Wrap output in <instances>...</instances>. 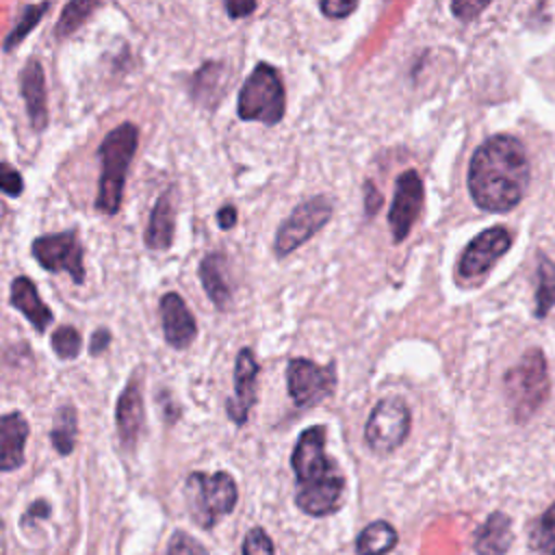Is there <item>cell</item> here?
<instances>
[{
    "mask_svg": "<svg viewBox=\"0 0 555 555\" xmlns=\"http://www.w3.org/2000/svg\"><path fill=\"white\" fill-rule=\"evenodd\" d=\"M529 171L525 145L512 134H494L470 156L468 193L481 210H512L527 191Z\"/></svg>",
    "mask_w": 555,
    "mask_h": 555,
    "instance_id": "obj_1",
    "label": "cell"
},
{
    "mask_svg": "<svg viewBox=\"0 0 555 555\" xmlns=\"http://www.w3.org/2000/svg\"><path fill=\"white\" fill-rule=\"evenodd\" d=\"M291 466L297 479L295 503L310 516L334 514L343 503L345 477L325 453V427H306L293 449Z\"/></svg>",
    "mask_w": 555,
    "mask_h": 555,
    "instance_id": "obj_2",
    "label": "cell"
},
{
    "mask_svg": "<svg viewBox=\"0 0 555 555\" xmlns=\"http://www.w3.org/2000/svg\"><path fill=\"white\" fill-rule=\"evenodd\" d=\"M139 147V128L130 121L113 128L98 147V156L102 163V176L98 184L95 210L102 215H117L124 199L126 171L132 163V156Z\"/></svg>",
    "mask_w": 555,
    "mask_h": 555,
    "instance_id": "obj_3",
    "label": "cell"
},
{
    "mask_svg": "<svg viewBox=\"0 0 555 555\" xmlns=\"http://www.w3.org/2000/svg\"><path fill=\"white\" fill-rule=\"evenodd\" d=\"M503 390L514 418L527 421L548 397L551 379L546 358L540 347H531L525 356L503 375Z\"/></svg>",
    "mask_w": 555,
    "mask_h": 555,
    "instance_id": "obj_4",
    "label": "cell"
},
{
    "mask_svg": "<svg viewBox=\"0 0 555 555\" xmlns=\"http://www.w3.org/2000/svg\"><path fill=\"white\" fill-rule=\"evenodd\" d=\"M184 499L191 518L204 527L212 529L223 516H228L238 499L236 481L230 473H191L184 483Z\"/></svg>",
    "mask_w": 555,
    "mask_h": 555,
    "instance_id": "obj_5",
    "label": "cell"
},
{
    "mask_svg": "<svg viewBox=\"0 0 555 555\" xmlns=\"http://www.w3.org/2000/svg\"><path fill=\"white\" fill-rule=\"evenodd\" d=\"M236 113L243 121H260L264 126H278L286 113V93L280 72L269 63H258L245 78Z\"/></svg>",
    "mask_w": 555,
    "mask_h": 555,
    "instance_id": "obj_6",
    "label": "cell"
},
{
    "mask_svg": "<svg viewBox=\"0 0 555 555\" xmlns=\"http://www.w3.org/2000/svg\"><path fill=\"white\" fill-rule=\"evenodd\" d=\"M332 212H334V206L325 195H314L297 204L291 217L284 219L275 232V243H273L275 256L284 258L293 254L297 247H301L306 241H310L330 221Z\"/></svg>",
    "mask_w": 555,
    "mask_h": 555,
    "instance_id": "obj_7",
    "label": "cell"
},
{
    "mask_svg": "<svg viewBox=\"0 0 555 555\" xmlns=\"http://www.w3.org/2000/svg\"><path fill=\"white\" fill-rule=\"evenodd\" d=\"M410 408L403 399L388 397L375 403L364 425V440L375 453H392L410 434Z\"/></svg>",
    "mask_w": 555,
    "mask_h": 555,
    "instance_id": "obj_8",
    "label": "cell"
},
{
    "mask_svg": "<svg viewBox=\"0 0 555 555\" xmlns=\"http://www.w3.org/2000/svg\"><path fill=\"white\" fill-rule=\"evenodd\" d=\"M30 251L41 269L50 273H69L74 284H85L82 245L76 228L37 236L30 245Z\"/></svg>",
    "mask_w": 555,
    "mask_h": 555,
    "instance_id": "obj_9",
    "label": "cell"
},
{
    "mask_svg": "<svg viewBox=\"0 0 555 555\" xmlns=\"http://www.w3.org/2000/svg\"><path fill=\"white\" fill-rule=\"evenodd\" d=\"M286 388L295 405L312 408L336 388V366H321L308 358H293L286 364Z\"/></svg>",
    "mask_w": 555,
    "mask_h": 555,
    "instance_id": "obj_10",
    "label": "cell"
},
{
    "mask_svg": "<svg viewBox=\"0 0 555 555\" xmlns=\"http://www.w3.org/2000/svg\"><path fill=\"white\" fill-rule=\"evenodd\" d=\"M512 247V234L503 225L479 232L462 251L457 260V275L462 282H479L496 264V260Z\"/></svg>",
    "mask_w": 555,
    "mask_h": 555,
    "instance_id": "obj_11",
    "label": "cell"
},
{
    "mask_svg": "<svg viewBox=\"0 0 555 555\" xmlns=\"http://www.w3.org/2000/svg\"><path fill=\"white\" fill-rule=\"evenodd\" d=\"M425 199L423 180L414 169H405L395 182V197L388 210V223L395 243H401L410 232L414 221L421 215Z\"/></svg>",
    "mask_w": 555,
    "mask_h": 555,
    "instance_id": "obj_12",
    "label": "cell"
},
{
    "mask_svg": "<svg viewBox=\"0 0 555 555\" xmlns=\"http://www.w3.org/2000/svg\"><path fill=\"white\" fill-rule=\"evenodd\" d=\"M258 373H260V364L254 351L249 347L238 349L234 360V397L228 399L225 403L228 418L238 427L247 423L249 410L256 405Z\"/></svg>",
    "mask_w": 555,
    "mask_h": 555,
    "instance_id": "obj_13",
    "label": "cell"
},
{
    "mask_svg": "<svg viewBox=\"0 0 555 555\" xmlns=\"http://www.w3.org/2000/svg\"><path fill=\"white\" fill-rule=\"evenodd\" d=\"M158 310L167 345H171L173 349H186L197 336V323L184 299L178 293L169 291L160 297Z\"/></svg>",
    "mask_w": 555,
    "mask_h": 555,
    "instance_id": "obj_14",
    "label": "cell"
},
{
    "mask_svg": "<svg viewBox=\"0 0 555 555\" xmlns=\"http://www.w3.org/2000/svg\"><path fill=\"white\" fill-rule=\"evenodd\" d=\"M20 93L26 104V113L35 132L46 130L48 126V91L46 74L39 59L30 56L20 72Z\"/></svg>",
    "mask_w": 555,
    "mask_h": 555,
    "instance_id": "obj_15",
    "label": "cell"
},
{
    "mask_svg": "<svg viewBox=\"0 0 555 555\" xmlns=\"http://www.w3.org/2000/svg\"><path fill=\"white\" fill-rule=\"evenodd\" d=\"M115 425L124 447L132 449L143 427V392H141L139 371L128 377V384L119 392V399L115 405Z\"/></svg>",
    "mask_w": 555,
    "mask_h": 555,
    "instance_id": "obj_16",
    "label": "cell"
},
{
    "mask_svg": "<svg viewBox=\"0 0 555 555\" xmlns=\"http://www.w3.org/2000/svg\"><path fill=\"white\" fill-rule=\"evenodd\" d=\"M28 431V421L22 412L0 414V473L17 470L24 464Z\"/></svg>",
    "mask_w": 555,
    "mask_h": 555,
    "instance_id": "obj_17",
    "label": "cell"
},
{
    "mask_svg": "<svg viewBox=\"0 0 555 555\" xmlns=\"http://www.w3.org/2000/svg\"><path fill=\"white\" fill-rule=\"evenodd\" d=\"M176 234V208H173V191H165L158 195L147 228L143 232V243L152 251H165L171 247Z\"/></svg>",
    "mask_w": 555,
    "mask_h": 555,
    "instance_id": "obj_18",
    "label": "cell"
},
{
    "mask_svg": "<svg viewBox=\"0 0 555 555\" xmlns=\"http://www.w3.org/2000/svg\"><path fill=\"white\" fill-rule=\"evenodd\" d=\"M9 301H11V306H13L15 310L22 312V317H24L37 332H43V330L54 321V314H52V310L41 301L35 282H33L30 278H26V275L13 278Z\"/></svg>",
    "mask_w": 555,
    "mask_h": 555,
    "instance_id": "obj_19",
    "label": "cell"
},
{
    "mask_svg": "<svg viewBox=\"0 0 555 555\" xmlns=\"http://www.w3.org/2000/svg\"><path fill=\"white\" fill-rule=\"evenodd\" d=\"M197 275L212 306L219 310H228L232 291L225 280V256L221 251L206 254L197 267Z\"/></svg>",
    "mask_w": 555,
    "mask_h": 555,
    "instance_id": "obj_20",
    "label": "cell"
},
{
    "mask_svg": "<svg viewBox=\"0 0 555 555\" xmlns=\"http://www.w3.org/2000/svg\"><path fill=\"white\" fill-rule=\"evenodd\" d=\"M225 78H228V69L221 61H208L204 63L191 82V95L195 102H199L202 106L215 108L217 102L221 100V95L225 93Z\"/></svg>",
    "mask_w": 555,
    "mask_h": 555,
    "instance_id": "obj_21",
    "label": "cell"
},
{
    "mask_svg": "<svg viewBox=\"0 0 555 555\" xmlns=\"http://www.w3.org/2000/svg\"><path fill=\"white\" fill-rule=\"evenodd\" d=\"M512 544V520L503 512H492L475 533L479 555H503Z\"/></svg>",
    "mask_w": 555,
    "mask_h": 555,
    "instance_id": "obj_22",
    "label": "cell"
},
{
    "mask_svg": "<svg viewBox=\"0 0 555 555\" xmlns=\"http://www.w3.org/2000/svg\"><path fill=\"white\" fill-rule=\"evenodd\" d=\"M397 540L399 535L390 522L375 520L360 531L356 540V551L360 555H386L388 551L395 548Z\"/></svg>",
    "mask_w": 555,
    "mask_h": 555,
    "instance_id": "obj_23",
    "label": "cell"
},
{
    "mask_svg": "<svg viewBox=\"0 0 555 555\" xmlns=\"http://www.w3.org/2000/svg\"><path fill=\"white\" fill-rule=\"evenodd\" d=\"M76 434H78V416L76 408L72 403H65L56 410L54 425L50 431L52 444L59 455H69L76 447Z\"/></svg>",
    "mask_w": 555,
    "mask_h": 555,
    "instance_id": "obj_24",
    "label": "cell"
},
{
    "mask_svg": "<svg viewBox=\"0 0 555 555\" xmlns=\"http://www.w3.org/2000/svg\"><path fill=\"white\" fill-rule=\"evenodd\" d=\"M553 304H555V262L546 254H540L533 314L538 319H544L553 308Z\"/></svg>",
    "mask_w": 555,
    "mask_h": 555,
    "instance_id": "obj_25",
    "label": "cell"
},
{
    "mask_svg": "<svg viewBox=\"0 0 555 555\" xmlns=\"http://www.w3.org/2000/svg\"><path fill=\"white\" fill-rule=\"evenodd\" d=\"M50 2H39V4H26L24 9H22V15H20V20H17V24H15V28L4 37V41H2V50L4 52H11L13 48H17L26 37H28V33L41 22V17L50 11Z\"/></svg>",
    "mask_w": 555,
    "mask_h": 555,
    "instance_id": "obj_26",
    "label": "cell"
},
{
    "mask_svg": "<svg viewBox=\"0 0 555 555\" xmlns=\"http://www.w3.org/2000/svg\"><path fill=\"white\" fill-rule=\"evenodd\" d=\"M100 9V2H82V0H74V2H67L61 11V17L54 26V37L56 39H65L69 37L78 26H82L87 22V17Z\"/></svg>",
    "mask_w": 555,
    "mask_h": 555,
    "instance_id": "obj_27",
    "label": "cell"
},
{
    "mask_svg": "<svg viewBox=\"0 0 555 555\" xmlns=\"http://www.w3.org/2000/svg\"><path fill=\"white\" fill-rule=\"evenodd\" d=\"M52 349L56 353V358L61 360H74L80 353L82 340H80V332L74 325H59L52 332Z\"/></svg>",
    "mask_w": 555,
    "mask_h": 555,
    "instance_id": "obj_28",
    "label": "cell"
},
{
    "mask_svg": "<svg viewBox=\"0 0 555 555\" xmlns=\"http://www.w3.org/2000/svg\"><path fill=\"white\" fill-rule=\"evenodd\" d=\"M531 544L546 555H555V503L542 514L531 531Z\"/></svg>",
    "mask_w": 555,
    "mask_h": 555,
    "instance_id": "obj_29",
    "label": "cell"
},
{
    "mask_svg": "<svg viewBox=\"0 0 555 555\" xmlns=\"http://www.w3.org/2000/svg\"><path fill=\"white\" fill-rule=\"evenodd\" d=\"M167 555H210L195 538L184 531H176L169 540Z\"/></svg>",
    "mask_w": 555,
    "mask_h": 555,
    "instance_id": "obj_30",
    "label": "cell"
},
{
    "mask_svg": "<svg viewBox=\"0 0 555 555\" xmlns=\"http://www.w3.org/2000/svg\"><path fill=\"white\" fill-rule=\"evenodd\" d=\"M243 555H273L271 538L260 527L249 529L243 542Z\"/></svg>",
    "mask_w": 555,
    "mask_h": 555,
    "instance_id": "obj_31",
    "label": "cell"
},
{
    "mask_svg": "<svg viewBox=\"0 0 555 555\" xmlns=\"http://www.w3.org/2000/svg\"><path fill=\"white\" fill-rule=\"evenodd\" d=\"M22 191H24L22 173L9 163H0V193L9 197H20Z\"/></svg>",
    "mask_w": 555,
    "mask_h": 555,
    "instance_id": "obj_32",
    "label": "cell"
},
{
    "mask_svg": "<svg viewBox=\"0 0 555 555\" xmlns=\"http://www.w3.org/2000/svg\"><path fill=\"white\" fill-rule=\"evenodd\" d=\"M319 9L325 17L340 20V17H347L349 13H353L358 9V2L356 0H323L319 4Z\"/></svg>",
    "mask_w": 555,
    "mask_h": 555,
    "instance_id": "obj_33",
    "label": "cell"
},
{
    "mask_svg": "<svg viewBox=\"0 0 555 555\" xmlns=\"http://www.w3.org/2000/svg\"><path fill=\"white\" fill-rule=\"evenodd\" d=\"M486 7H488V2H453V4H451V11H453L455 17H460L462 22H470V20H475Z\"/></svg>",
    "mask_w": 555,
    "mask_h": 555,
    "instance_id": "obj_34",
    "label": "cell"
},
{
    "mask_svg": "<svg viewBox=\"0 0 555 555\" xmlns=\"http://www.w3.org/2000/svg\"><path fill=\"white\" fill-rule=\"evenodd\" d=\"M111 340H113V336H111V332L106 330V327H98L93 334H91V343H89V353L91 356H102L106 349H108V345H111Z\"/></svg>",
    "mask_w": 555,
    "mask_h": 555,
    "instance_id": "obj_35",
    "label": "cell"
},
{
    "mask_svg": "<svg viewBox=\"0 0 555 555\" xmlns=\"http://www.w3.org/2000/svg\"><path fill=\"white\" fill-rule=\"evenodd\" d=\"M382 202H384V197H382V193L377 191V186H375L371 180H366V182H364V208H366V215H369V217L375 215L377 208L382 206Z\"/></svg>",
    "mask_w": 555,
    "mask_h": 555,
    "instance_id": "obj_36",
    "label": "cell"
},
{
    "mask_svg": "<svg viewBox=\"0 0 555 555\" xmlns=\"http://www.w3.org/2000/svg\"><path fill=\"white\" fill-rule=\"evenodd\" d=\"M223 7H225V11H228V15H230L232 20L247 17L249 13H254V11L258 9L256 2H225Z\"/></svg>",
    "mask_w": 555,
    "mask_h": 555,
    "instance_id": "obj_37",
    "label": "cell"
},
{
    "mask_svg": "<svg viewBox=\"0 0 555 555\" xmlns=\"http://www.w3.org/2000/svg\"><path fill=\"white\" fill-rule=\"evenodd\" d=\"M236 219H238V215H236V208L232 204H225L217 210V223H219L221 230H232Z\"/></svg>",
    "mask_w": 555,
    "mask_h": 555,
    "instance_id": "obj_38",
    "label": "cell"
},
{
    "mask_svg": "<svg viewBox=\"0 0 555 555\" xmlns=\"http://www.w3.org/2000/svg\"><path fill=\"white\" fill-rule=\"evenodd\" d=\"M48 512H50V505H48L46 501H35V503L28 507V512H26V516H24V522H28L33 516H48Z\"/></svg>",
    "mask_w": 555,
    "mask_h": 555,
    "instance_id": "obj_39",
    "label": "cell"
}]
</instances>
